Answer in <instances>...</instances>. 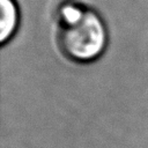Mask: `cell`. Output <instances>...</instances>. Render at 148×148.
Listing matches in <instances>:
<instances>
[{"mask_svg": "<svg viewBox=\"0 0 148 148\" xmlns=\"http://www.w3.org/2000/svg\"><path fill=\"white\" fill-rule=\"evenodd\" d=\"M57 38L61 52L75 62L96 60L108 43L106 29L99 15L75 3L60 8Z\"/></svg>", "mask_w": 148, "mask_h": 148, "instance_id": "6da1fadb", "label": "cell"}, {"mask_svg": "<svg viewBox=\"0 0 148 148\" xmlns=\"http://www.w3.org/2000/svg\"><path fill=\"white\" fill-rule=\"evenodd\" d=\"M1 22H0V40L7 42L16 31L18 24V10L14 0H0Z\"/></svg>", "mask_w": 148, "mask_h": 148, "instance_id": "7a4b0ae2", "label": "cell"}]
</instances>
